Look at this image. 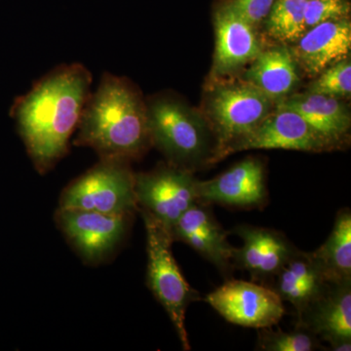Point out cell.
I'll return each instance as SVG.
<instances>
[{
    "label": "cell",
    "instance_id": "cell-16",
    "mask_svg": "<svg viewBox=\"0 0 351 351\" xmlns=\"http://www.w3.org/2000/svg\"><path fill=\"white\" fill-rule=\"evenodd\" d=\"M351 49V23L348 18L327 21L307 29L292 50L295 62L308 75H318L346 59Z\"/></svg>",
    "mask_w": 351,
    "mask_h": 351
},
{
    "label": "cell",
    "instance_id": "cell-11",
    "mask_svg": "<svg viewBox=\"0 0 351 351\" xmlns=\"http://www.w3.org/2000/svg\"><path fill=\"white\" fill-rule=\"evenodd\" d=\"M198 202L239 209L263 208L267 203L265 166L249 157L223 174L197 182Z\"/></svg>",
    "mask_w": 351,
    "mask_h": 351
},
{
    "label": "cell",
    "instance_id": "cell-18",
    "mask_svg": "<svg viewBox=\"0 0 351 351\" xmlns=\"http://www.w3.org/2000/svg\"><path fill=\"white\" fill-rule=\"evenodd\" d=\"M251 63L245 80L274 101L287 98L300 82L297 62L285 46L261 51Z\"/></svg>",
    "mask_w": 351,
    "mask_h": 351
},
{
    "label": "cell",
    "instance_id": "cell-5",
    "mask_svg": "<svg viewBox=\"0 0 351 351\" xmlns=\"http://www.w3.org/2000/svg\"><path fill=\"white\" fill-rule=\"evenodd\" d=\"M274 103L246 80L215 86L208 95L204 117L216 141L212 163L230 156L232 147L269 114Z\"/></svg>",
    "mask_w": 351,
    "mask_h": 351
},
{
    "label": "cell",
    "instance_id": "cell-20",
    "mask_svg": "<svg viewBox=\"0 0 351 351\" xmlns=\"http://www.w3.org/2000/svg\"><path fill=\"white\" fill-rule=\"evenodd\" d=\"M306 0H276L267 17L269 34L282 43H297L306 32Z\"/></svg>",
    "mask_w": 351,
    "mask_h": 351
},
{
    "label": "cell",
    "instance_id": "cell-7",
    "mask_svg": "<svg viewBox=\"0 0 351 351\" xmlns=\"http://www.w3.org/2000/svg\"><path fill=\"white\" fill-rule=\"evenodd\" d=\"M197 182L193 172L168 163L151 172L135 174L138 207L151 213L166 228L198 202Z\"/></svg>",
    "mask_w": 351,
    "mask_h": 351
},
{
    "label": "cell",
    "instance_id": "cell-24",
    "mask_svg": "<svg viewBox=\"0 0 351 351\" xmlns=\"http://www.w3.org/2000/svg\"><path fill=\"white\" fill-rule=\"evenodd\" d=\"M276 0H232V8L240 16L257 27L267 19Z\"/></svg>",
    "mask_w": 351,
    "mask_h": 351
},
{
    "label": "cell",
    "instance_id": "cell-15",
    "mask_svg": "<svg viewBox=\"0 0 351 351\" xmlns=\"http://www.w3.org/2000/svg\"><path fill=\"white\" fill-rule=\"evenodd\" d=\"M214 73L225 75L251 63L260 54L256 27L240 16L230 3L215 15Z\"/></svg>",
    "mask_w": 351,
    "mask_h": 351
},
{
    "label": "cell",
    "instance_id": "cell-4",
    "mask_svg": "<svg viewBox=\"0 0 351 351\" xmlns=\"http://www.w3.org/2000/svg\"><path fill=\"white\" fill-rule=\"evenodd\" d=\"M147 233V284L169 316L184 350H191L186 327V309L199 294L182 276L173 256L169 228L149 212L140 209Z\"/></svg>",
    "mask_w": 351,
    "mask_h": 351
},
{
    "label": "cell",
    "instance_id": "cell-12",
    "mask_svg": "<svg viewBox=\"0 0 351 351\" xmlns=\"http://www.w3.org/2000/svg\"><path fill=\"white\" fill-rule=\"evenodd\" d=\"M297 328L330 343L334 351L351 350V280L329 282L298 317Z\"/></svg>",
    "mask_w": 351,
    "mask_h": 351
},
{
    "label": "cell",
    "instance_id": "cell-10",
    "mask_svg": "<svg viewBox=\"0 0 351 351\" xmlns=\"http://www.w3.org/2000/svg\"><path fill=\"white\" fill-rule=\"evenodd\" d=\"M334 149L336 147L314 131L299 113L278 104L255 130L232 147L230 154L250 149L322 152Z\"/></svg>",
    "mask_w": 351,
    "mask_h": 351
},
{
    "label": "cell",
    "instance_id": "cell-14",
    "mask_svg": "<svg viewBox=\"0 0 351 351\" xmlns=\"http://www.w3.org/2000/svg\"><path fill=\"white\" fill-rule=\"evenodd\" d=\"M174 241L184 242L223 274L233 269L234 249L228 243V232L219 225L208 205L196 202L171 228Z\"/></svg>",
    "mask_w": 351,
    "mask_h": 351
},
{
    "label": "cell",
    "instance_id": "cell-1",
    "mask_svg": "<svg viewBox=\"0 0 351 351\" xmlns=\"http://www.w3.org/2000/svg\"><path fill=\"white\" fill-rule=\"evenodd\" d=\"M93 78L80 63L61 64L34 83L16 101L13 117L39 174H45L69 152Z\"/></svg>",
    "mask_w": 351,
    "mask_h": 351
},
{
    "label": "cell",
    "instance_id": "cell-9",
    "mask_svg": "<svg viewBox=\"0 0 351 351\" xmlns=\"http://www.w3.org/2000/svg\"><path fill=\"white\" fill-rule=\"evenodd\" d=\"M129 217L59 207L56 221L83 260L98 263L110 256L124 239Z\"/></svg>",
    "mask_w": 351,
    "mask_h": 351
},
{
    "label": "cell",
    "instance_id": "cell-6",
    "mask_svg": "<svg viewBox=\"0 0 351 351\" xmlns=\"http://www.w3.org/2000/svg\"><path fill=\"white\" fill-rule=\"evenodd\" d=\"M60 208L110 215H132L137 209L135 173L128 161L100 159L64 189Z\"/></svg>",
    "mask_w": 351,
    "mask_h": 351
},
{
    "label": "cell",
    "instance_id": "cell-23",
    "mask_svg": "<svg viewBox=\"0 0 351 351\" xmlns=\"http://www.w3.org/2000/svg\"><path fill=\"white\" fill-rule=\"evenodd\" d=\"M350 13L348 0H306L304 7L306 31L327 21L348 18Z\"/></svg>",
    "mask_w": 351,
    "mask_h": 351
},
{
    "label": "cell",
    "instance_id": "cell-21",
    "mask_svg": "<svg viewBox=\"0 0 351 351\" xmlns=\"http://www.w3.org/2000/svg\"><path fill=\"white\" fill-rule=\"evenodd\" d=\"M258 335V348L263 351H313L321 348L318 337L301 328L290 332L263 328Z\"/></svg>",
    "mask_w": 351,
    "mask_h": 351
},
{
    "label": "cell",
    "instance_id": "cell-3",
    "mask_svg": "<svg viewBox=\"0 0 351 351\" xmlns=\"http://www.w3.org/2000/svg\"><path fill=\"white\" fill-rule=\"evenodd\" d=\"M145 103L152 145L168 163L189 171L204 161L212 163L214 136L203 115L173 95H157Z\"/></svg>",
    "mask_w": 351,
    "mask_h": 351
},
{
    "label": "cell",
    "instance_id": "cell-13",
    "mask_svg": "<svg viewBox=\"0 0 351 351\" xmlns=\"http://www.w3.org/2000/svg\"><path fill=\"white\" fill-rule=\"evenodd\" d=\"M233 232L243 240L241 248L234 249L233 267L247 270L252 280L258 282L276 278L298 250L283 233L277 230L243 225Z\"/></svg>",
    "mask_w": 351,
    "mask_h": 351
},
{
    "label": "cell",
    "instance_id": "cell-22",
    "mask_svg": "<svg viewBox=\"0 0 351 351\" xmlns=\"http://www.w3.org/2000/svg\"><path fill=\"white\" fill-rule=\"evenodd\" d=\"M309 93L326 96L350 97L351 93V64L348 58L332 64L320 73L319 77L311 83Z\"/></svg>",
    "mask_w": 351,
    "mask_h": 351
},
{
    "label": "cell",
    "instance_id": "cell-8",
    "mask_svg": "<svg viewBox=\"0 0 351 351\" xmlns=\"http://www.w3.org/2000/svg\"><path fill=\"white\" fill-rule=\"evenodd\" d=\"M205 301L228 322L258 330L276 326L285 314L276 291L254 281L230 279Z\"/></svg>",
    "mask_w": 351,
    "mask_h": 351
},
{
    "label": "cell",
    "instance_id": "cell-2",
    "mask_svg": "<svg viewBox=\"0 0 351 351\" xmlns=\"http://www.w3.org/2000/svg\"><path fill=\"white\" fill-rule=\"evenodd\" d=\"M73 144L87 147L100 159L140 158L152 147L147 103L130 80L103 73L90 94Z\"/></svg>",
    "mask_w": 351,
    "mask_h": 351
},
{
    "label": "cell",
    "instance_id": "cell-19",
    "mask_svg": "<svg viewBox=\"0 0 351 351\" xmlns=\"http://www.w3.org/2000/svg\"><path fill=\"white\" fill-rule=\"evenodd\" d=\"M329 282L351 280V214L343 209L324 244L311 253Z\"/></svg>",
    "mask_w": 351,
    "mask_h": 351
},
{
    "label": "cell",
    "instance_id": "cell-17",
    "mask_svg": "<svg viewBox=\"0 0 351 351\" xmlns=\"http://www.w3.org/2000/svg\"><path fill=\"white\" fill-rule=\"evenodd\" d=\"M278 104L299 113L314 131L336 147L348 137L350 112L339 98L307 92L287 97Z\"/></svg>",
    "mask_w": 351,
    "mask_h": 351
}]
</instances>
